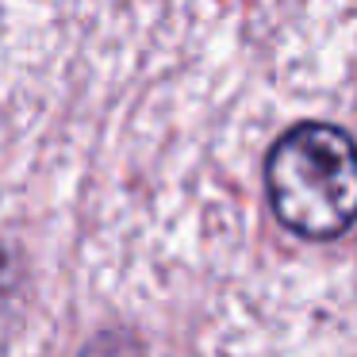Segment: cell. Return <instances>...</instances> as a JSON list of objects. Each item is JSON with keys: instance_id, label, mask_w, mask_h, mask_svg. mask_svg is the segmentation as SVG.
Returning <instances> with one entry per match:
<instances>
[{"instance_id": "1", "label": "cell", "mask_w": 357, "mask_h": 357, "mask_svg": "<svg viewBox=\"0 0 357 357\" xmlns=\"http://www.w3.org/2000/svg\"><path fill=\"white\" fill-rule=\"evenodd\" d=\"M265 196L280 227L326 242L357 223V142L334 123H296L265 158Z\"/></svg>"}, {"instance_id": "2", "label": "cell", "mask_w": 357, "mask_h": 357, "mask_svg": "<svg viewBox=\"0 0 357 357\" xmlns=\"http://www.w3.org/2000/svg\"><path fill=\"white\" fill-rule=\"evenodd\" d=\"M85 357H146V349H142V342L135 338V334L108 331V334H100V338L89 342Z\"/></svg>"}]
</instances>
